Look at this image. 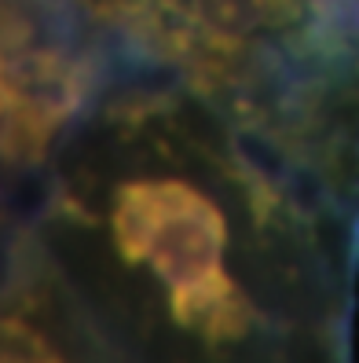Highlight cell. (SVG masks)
<instances>
[{
	"label": "cell",
	"instance_id": "1",
	"mask_svg": "<svg viewBox=\"0 0 359 363\" xmlns=\"http://www.w3.org/2000/svg\"><path fill=\"white\" fill-rule=\"evenodd\" d=\"M11 184L37 191L30 242L110 268L213 363L275 330L264 286L315 290L352 224L209 106L132 77H110L55 155Z\"/></svg>",
	"mask_w": 359,
	"mask_h": 363
},
{
	"label": "cell",
	"instance_id": "2",
	"mask_svg": "<svg viewBox=\"0 0 359 363\" xmlns=\"http://www.w3.org/2000/svg\"><path fill=\"white\" fill-rule=\"evenodd\" d=\"M110 77L180 89L359 220V0H70Z\"/></svg>",
	"mask_w": 359,
	"mask_h": 363
},
{
	"label": "cell",
	"instance_id": "3",
	"mask_svg": "<svg viewBox=\"0 0 359 363\" xmlns=\"http://www.w3.org/2000/svg\"><path fill=\"white\" fill-rule=\"evenodd\" d=\"M110 81L70 0H4V165L40 169Z\"/></svg>",
	"mask_w": 359,
	"mask_h": 363
},
{
	"label": "cell",
	"instance_id": "4",
	"mask_svg": "<svg viewBox=\"0 0 359 363\" xmlns=\"http://www.w3.org/2000/svg\"><path fill=\"white\" fill-rule=\"evenodd\" d=\"M4 363H74L45 319H37V305L23 286L15 290V301L4 315Z\"/></svg>",
	"mask_w": 359,
	"mask_h": 363
}]
</instances>
